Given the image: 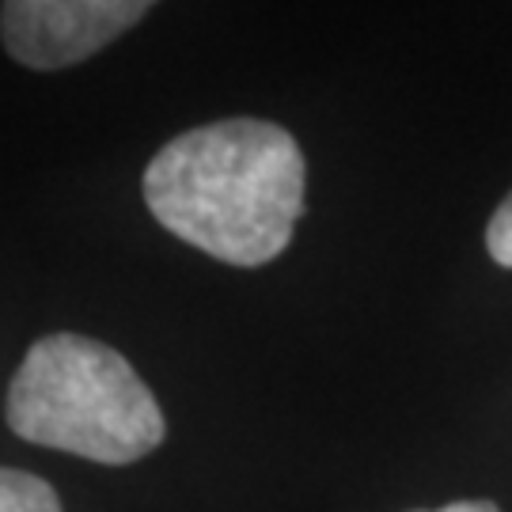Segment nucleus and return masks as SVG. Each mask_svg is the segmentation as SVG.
I'll use <instances>...</instances> for the list:
<instances>
[{"instance_id": "nucleus-3", "label": "nucleus", "mask_w": 512, "mask_h": 512, "mask_svg": "<svg viewBox=\"0 0 512 512\" xmlns=\"http://www.w3.org/2000/svg\"><path fill=\"white\" fill-rule=\"evenodd\" d=\"M156 0H4L0 38L12 61L54 73L107 50Z\"/></svg>"}, {"instance_id": "nucleus-5", "label": "nucleus", "mask_w": 512, "mask_h": 512, "mask_svg": "<svg viewBox=\"0 0 512 512\" xmlns=\"http://www.w3.org/2000/svg\"><path fill=\"white\" fill-rule=\"evenodd\" d=\"M486 251L494 258L497 266L512 270V190L509 198L497 205V213L486 224Z\"/></svg>"}, {"instance_id": "nucleus-1", "label": "nucleus", "mask_w": 512, "mask_h": 512, "mask_svg": "<svg viewBox=\"0 0 512 512\" xmlns=\"http://www.w3.org/2000/svg\"><path fill=\"white\" fill-rule=\"evenodd\" d=\"M145 205L171 236L209 258L266 266L304 217V152L266 118L186 129L148 160Z\"/></svg>"}, {"instance_id": "nucleus-6", "label": "nucleus", "mask_w": 512, "mask_h": 512, "mask_svg": "<svg viewBox=\"0 0 512 512\" xmlns=\"http://www.w3.org/2000/svg\"><path fill=\"white\" fill-rule=\"evenodd\" d=\"M433 512H501V509H497L494 501H452V505H444V509H433Z\"/></svg>"}, {"instance_id": "nucleus-2", "label": "nucleus", "mask_w": 512, "mask_h": 512, "mask_svg": "<svg viewBox=\"0 0 512 512\" xmlns=\"http://www.w3.org/2000/svg\"><path fill=\"white\" fill-rule=\"evenodd\" d=\"M19 440L122 467L160 448L167 425L148 384L118 349L84 334H46L8 387Z\"/></svg>"}, {"instance_id": "nucleus-4", "label": "nucleus", "mask_w": 512, "mask_h": 512, "mask_svg": "<svg viewBox=\"0 0 512 512\" xmlns=\"http://www.w3.org/2000/svg\"><path fill=\"white\" fill-rule=\"evenodd\" d=\"M0 512H61V497L46 478L0 467Z\"/></svg>"}]
</instances>
